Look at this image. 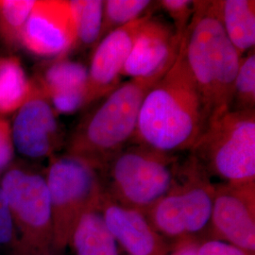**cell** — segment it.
Masks as SVG:
<instances>
[{
    "mask_svg": "<svg viewBox=\"0 0 255 255\" xmlns=\"http://www.w3.org/2000/svg\"><path fill=\"white\" fill-rule=\"evenodd\" d=\"M172 189L146 211V218L159 235L182 238L209 226L215 185L190 155L179 170Z\"/></svg>",
    "mask_w": 255,
    "mask_h": 255,
    "instance_id": "ba28073f",
    "label": "cell"
},
{
    "mask_svg": "<svg viewBox=\"0 0 255 255\" xmlns=\"http://www.w3.org/2000/svg\"><path fill=\"white\" fill-rule=\"evenodd\" d=\"M190 152L205 173L226 184L255 183V110L213 115Z\"/></svg>",
    "mask_w": 255,
    "mask_h": 255,
    "instance_id": "5b68a950",
    "label": "cell"
},
{
    "mask_svg": "<svg viewBox=\"0 0 255 255\" xmlns=\"http://www.w3.org/2000/svg\"><path fill=\"white\" fill-rule=\"evenodd\" d=\"M199 244L195 240L185 239L175 247L168 255H198Z\"/></svg>",
    "mask_w": 255,
    "mask_h": 255,
    "instance_id": "4316f807",
    "label": "cell"
},
{
    "mask_svg": "<svg viewBox=\"0 0 255 255\" xmlns=\"http://www.w3.org/2000/svg\"><path fill=\"white\" fill-rule=\"evenodd\" d=\"M198 255H252L221 239H210L199 244Z\"/></svg>",
    "mask_w": 255,
    "mask_h": 255,
    "instance_id": "484cf974",
    "label": "cell"
},
{
    "mask_svg": "<svg viewBox=\"0 0 255 255\" xmlns=\"http://www.w3.org/2000/svg\"><path fill=\"white\" fill-rule=\"evenodd\" d=\"M76 35L69 1L39 0L31 9L21 46L39 57L63 58L75 48Z\"/></svg>",
    "mask_w": 255,
    "mask_h": 255,
    "instance_id": "9c48e42d",
    "label": "cell"
},
{
    "mask_svg": "<svg viewBox=\"0 0 255 255\" xmlns=\"http://www.w3.org/2000/svg\"><path fill=\"white\" fill-rule=\"evenodd\" d=\"M69 2L75 25V48L95 47L101 38L104 1L73 0Z\"/></svg>",
    "mask_w": 255,
    "mask_h": 255,
    "instance_id": "d6986e66",
    "label": "cell"
},
{
    "mask_svg": "<svg viewBox=\"0 0 255 255\" xmlns=\"http://www.w3.org/2000/svg\"><path fill=\"white\" fill-rule=\"evenodd\" d=\"M0 255H27L0 187Z\"/></svg>",
    "mask_w": 255,
    "mask_h": 255,
    "instance_id": "603a6c76",
    "label": "cell"
},
{
    "mask_svg": "<svg viewBox=\"0 0 255 255\" xmlns=\"http://www.w3.org/2000/svg\"><path fill=\"white\" fill-rule=\"evenodd\" d=\"M88 68L66 57L53 59L32 80L37 88L49 101L59 96L82 94L86 99Z\"/></svg>",
    "mask_w": 255,
    "mask_h": 255,
    "instance_id": "9a60e30c",
    "label": "cell"
},
{
    "mask_svg": "<svg viewBox=\"0 0 255 255\" xmlns=\"http://www.w3.org/2000/svg\"><path fill=\"white\" fill-rule=\"evenodd\" d=\"M179 56L201 95L206 119L231 109L241 57L221 24L218 0L195 1Z\"/></svg>",
    "mask_w": 255,
    "mask_h": 255,
    "instance_id": "7a4b0ae2",
    "label": "cell"
},
{
    "mask_svg": "<svg viewBox=\"0 0 255 255\" xmlns=\"http://www.w3.org/2000/svg\"><path fill=\"white\" fill-rule=\"evenodd\" d=\"M34 88L17 57L0 56V115L15 113L32 96Z\"/></svg>",
    "mask_w": 255,
    "mask_h": 255,
    "instance_id": "ac0fdd59",
    "label": "cell"
},
{
    "mask_svg": "<svg viewBox=\"0 0 255 255\" xmlns=\"http://www.w3.org/2000/svg\"><path fill=\"white\" fill-rule=\"evenodd\" d=\"M173 26L150 16L140 27L122 77L151 78L166 73L173 65L181 46Z\"/></svg>",
    "mask_w": 255,
    "mask_h": 255,
    "instance_id": "4fadbf2b",
    "label": "cell"
},
{
    "mask_svg": "<svg viewBox=\"0 0 255 255\" xmlns=\"http://www.w3.org/2000/svg\"><path fill=\"white\" fill-rule=\"evenodd\" d=\"M69 244L76 255H119V245L105 224L100 206L87 210L80 217Z\"/></svg>",
    "mask_w": 255,
    "mask_h": 255,
    "instance_id": "e0dca14e",
    "label": "cell"
},
{
    "mask_svg": "<svg viewBox=\"0 0 255 255\" xmlns=\"http://www.w3.org/2000/svg\"><path fill=\"white\" fill-rule=\"evenodd\" d=\"M255 183L215 186L210 224L219 237L250 255L255 253Z\"/></svg>",
    "mask_w": 255,
    "mask_h": 255,
    "instance_id": "30bf717a",
    "label": "cell"
},
{
    "mask_svg": "<svg viewBox=\"0 0 255 255\" xmlns=\"http://www.w3.org/2000/svg\"><path fill=\"white\" fill-rule=\"evenodd\" d=\"M34 87L32 96L15 112L10 127L14 148L20 154L36 160L51 158L61 146L63 137L58 114L35 84Z\"/></svg>",
    "mask_w": 255,
    "mask_h": 255,
    "instance_id": "8fae6325",
    "label": "cell"
},
{
    "mask_svg": "<svg viewBox=\"0 0 255 255\" xmlns=\"http://www.w3.org/2000/svg\"><path fill=\"white\" fill-rule=\"evenodd\" d=\"M100 210L112 236L128 255H164L161 236L139 210L120 204L104 194Z\"/></svg>",
    "mask_w": 255,
    "mask_h": 255,
    "instance_id": "5bb4252c",
    "label": "cell"
},
{
    "mask_svg": "<svg viewBox=\"0 0 255 255\" xmlns=\"http://www.w3.org/2000/svg\"><path fill=\"white\" fill-rule=\"evenodd\" d=\"M34 0H0V38L9 46H21V36Z\"/></svg>",
    "mask_w": 255,
    "mask_h": 255,
    "instance_id": "44dd1931",
    "label": "cell"
},
{
    "mask_svg": "<svg viewBox=\"0 0 255 255\" xmlns=\"http://www.w3.org/2000/svg\"><path fill=\"white\" fill-rule=\"evenodd\" d=\"M201 95L182 58L146 93L132 144L175 154L191 150L206 125Z\"/></svg>",
    "mask_w": 255,
    "mask_h": 255,
    "instance_id": "6da1fadb",
    "label": "cell"
},
{
    "mask_svg": "<svg viewBox=\"0 0 255 255\" xmlns=\"http://www.w3.org/2000/svg\"><path fill=\"white\" fill-rule=\"evenodd\" d=\"M156 2L149 0H106L103 3V17L101 39L113 30L152 14ZM99 41V42H100Z\"/></svg>",
    "mask_w": 255,
    "mask_h": 255,
    "instance_id": "ffe728a7",
    "label": "cell"
},
{
    "mask_svg": "<svg viewBox=\"0 0 255 255\" xmlns=\"http://www.w3.org/2000/svg\"><path fill=\"white\" fill-rule=\"evenodd\" d=\"M179 170L175 154L130 143L110 158L99 172L106 196L146 214L172 189Z\"/></svg>",
    "mask_w": 255,
    "mask_h": 255,
    "instance_id": "277c9868",
    "label": "cell"
},
{
    "mask_svg": "<svg viewBox=\"0 0 255 255\" xmlns=\"http://www.w3.org/2000/svg\"><path fill=\"white\" fill-rule=\"evenodd\" d=\"M14 149L10 123L0 118V178L13 163Z\"/></svg>",
    "mask_w": 255,
    "mask_h": 255,
    "instance_id": "d4e9b609",
    "label": "cell"
},
{
    "mask_svg": "<svg viewBox=\"0 0 255 255\" xmlns=\"http://www.w3.org/2000/svg\"><path fill=\"white\" fill-rule=\"evenodd\" d=\"M255 49L240 59L231 109L255 110Z\"/></svg>",
    "mask_w": 255,
    "mask_h": 255,
    "instance_id": "7402d4cb",
    "label": "cell"
},
{
    "mask_svg": "<svg viewBox=\"0 0 255 255\" xmlns=\"http://www.w3.org/2000/svg\"><path fill=\"white\" fill-rule=\"evenodd\" d=\"M218 9L225 33L240 57L255 49V1L218 0Z\"/></svg>",
    "mask_w": 255,
    "mask_h": 255,
    "instance_id": "2e32d148",
    "label": "cell"
},
{
    "mask_svg": "<svg viewBox=\"0 0 255 255\" xmlns=\"http://www.w3.org/2000/svg\"><path fill=\"white\" fill-rule=\"evenodd\" d=\"M45 175L52 206L54 249L61 251L69 244L82 214L100 206L104 189L99 170L69 153L53 155Z\"/></svg>",
    "mask_w": 255,
    "mask_h": 255,
    "instance_id": "52a82bcc",
    "label": "cell"
},
{
    "mask_svg": "<svg viewBox=\"0 0 255 255\" xmlns=\"http://www.w3.org/2000/svg\"><path fill=\"white\" fill-rule=\"evenodd\" d=\"M0 187L27 255H48L54 249V233L45 172L13 162L1 176Z\"/></svg>",
    "mask_w": 255,
    "mask_h": 255,
    "instance_id": "8992f818",
    "label": "cell"
},
{
    "mask_svg": "<svg viewBox=\"0 0 255 255\" xmlns=\"http://www.w3.org/2000/svg\"><path fill=\"white\" fill-rule=\"evenodd\" d=\"M152 14L119 27L101 39L93 49L86 85V106L100 101L121 83L122 71L140 27Z\"/></svg>",
    "mask_w": 255,
    "mask_h": 255,
    "instance_id": "7c38bea8",
    "label": "cell"
},
{
    "mask_svg": "<svg viewBox=\"0 0 255 255\" xmlns=\"http://www.w3.org/2000/svg\"><path fill=\"white\" fill-rule=\"evenodd\" d=\"M173 21V27L179 36L182 35L191 21L195 1L190 0H161L157 2Z\"/></svg>",
    "mask_w": 255,
    "mask_h": 255,
    "instance_id": "cb8c5ba5",
    "label": "cell"
},
{
    "mask_svg": "<svg viewBox=\"0 0 255 255\" xmlns=\"http://www.w3.org/2000/svg\"><path fill=\"white\" fill-rule=\"evenodd\" d=\"M162 76L121 82L78 123L69 137L66 153L80 157L98 170L130 144L141 104Z\"/></svg>",
    "mask_w": 255,
    "mask_h": 255,
    "instance_id": "3957f363",
    "label": "cell"
}]
</instances>
